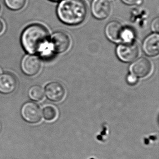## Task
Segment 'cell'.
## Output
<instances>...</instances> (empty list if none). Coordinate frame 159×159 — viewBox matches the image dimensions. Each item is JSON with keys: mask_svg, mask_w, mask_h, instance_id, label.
I'll use <instances>...</instances> for the list:
<instances>
[{"mask_svg": "<svg viewBox=\"0 0 159 159\" xmlns=\"http://www.w3.org/2000/svg\"><path fill=\"white\" fill-rule=\"evenodd\" d=\"M49 41V32L45 26L40 24H32L24 30L21 37V43L28 54L41 53L49 57L53 53Z\"/></svg>", "mask_w": 159, "mask_h": 159, "instance_id": "6da1fadb", "label": "cell"}, {"mask_svg": "<svg viewBox=\"0 0 159 159\" xmlns=\"http://www.w3.org/2000/svg\"><path fill=\"white\" fill-rule=\"evenodd\" d=\"M57 13L61 22L75 26L84 22L88 8L83 0H62L58 5Z\"/></svg>", "mask_w": 159, "mask_h": 159, "instance_id": "7a4b0ae2", "label": "cell"}, {"mask_svg": "<svg viewBox=\"0 0 159 159\" xmlns=\"http://www.w3.org/2000/svg\"><path fill=\"white\" fill-rule=\"evenodd\" d=\"M116 54L118 58L124 62H133L139 54V47L134 42L123 43L116 49Z\"/></svg>", "mask_w": 159, "mask_h": 159, "instance_id": "3957f363", "label": "cell"}, {"mask_svg": "<svg viewBox=\"0 0 159 159\" xmlns=\"http://www.w3.org/2000/svg\"><path fill=\"white\" fill-rule=\"evenodd\" d=\"M20 113L24 120L31 124L40 122L42 118V112L39 105L31 101L22 106Z\"/></svg>", "mask_w": 159, "mask_h": 159, "instance_id": "277c9868", "label": "cell"}, {"mask_svg": "<svg viewBox=\"0 0 159 159\" xmlns=\"http://www.w3.org/2000/svg\"><path fill=\"white\" fill-rule=\"evenodd\" d=\"M41 68V61L38 56L27 55L22 59L21 68L26 75L33 76L37 75Z\"/></svg>", "mask_w": 159, "mask_h": 159, "instance_id": "5b68a950", "label": "cell"}, {"mask_svg": "<svg viewBox=\"0 0 159 159\" xmlns=\"http://www.w3.org/2000/svg\"><path fill=\"white\" fill-rule=\"evenodd\" d=\"M91 9L94 17L97 19H105L111 12V3L110 0H93Z\"/></svg>", "mask_w": 159, "mask_h": 159, "instance_id": "8992f818", "label": "cell"}, {"mask_svg": "<svg viewBox=\"0 0 159 159\" xmlns=\"http://www.w3.org/2000/svg\"><path fill=\"white\" fill-rule=\"evenodd\" d=\"M51 45L54 52L61 54L69 49L71 45V40L67 33L62 31H58L52 36Z\"/></svg>", "mask_w": 159, "mask_h": 159, "instance_id": "52a82bcc", "label": "cell"}, {"mask_svg": "<svg viewBox=\"0 0 159 159\" xmlns=\"http://www.w3.org/2000/svg\"><path fill=\"white\" fill-rule=\"evenodd\" d=\"M152 69V65L148 59L141 57L135 60L130 67L131 74L136 78H143L148 76Z\"/></svg>", "mask_w": 159, "mask_h": 159, "instance_id": "ba28073f", "label": "cell"}, {"mask_svg": "<svg viewBox=\"0 0 159 159\" xmlns=\"http://www.w3.org/2000/svg\"><path fill=\"white\" fill-rule=\"evenodd\" d=\"M45 93L48 99L58 103L64 99L65 89L64 87L59 82H52L46 86Z\"/></svg>", "mask_w": 159, "mask_h": 159, "instance_id": "9c48e42d", "label": "cell"}, {"mask_svg": "<svg viewBox=\"0 0 159 159\" xmlns=\"http://www.w3.org/2000/svg\"><path fill=\"white\" fill-rule=\"evenodd\" d=\"M17 81L13 74L4 73L0 75V93L3 94H10L17 87Z\"/></svg>", "mask_w": 159, "mask_h": 159, "instance_id": "30bf717a", "label": "cell"}, {"mask_svg": "<svg viewBox=\"0 0 159 159\" xmlns=\"http://www.w3.org/2000/svg\"><path fill=\"white\" fill-rule=\"evenodd\" d=\"M142 48L147 55L152 57L157 56L159 52L158 33H153L147 37L143 42Z\"/></svg>", "mask_w": 159, "mask_h": 159, "instance_id": "8fae6325", "label": "cell"}, {"mask_svg": "<svg viewBox=\"0 0 159 159\" xmlns=\"http://www.w3.org/2000/svg\"><path fill=\"white\" fill-rule=\"evenodd\" d=\"M123 27L121 24L116 21L110 22L105 28V33L107 38L114 43L122 41Z\"/></svg>", "mask_w": 159, "mask_h": 159, "instance_id": "7c38bea8", "label": "cell"}, {"mask_svg": "<svg viewBox=\"0 0 159 159\" xmlns=\"http://www.w3.org/2000/svg\"><path fill=\"white\" fill-rule=\"evenodd\" d=\"M28 97L33 101H41L44 97V90L39 85L32 86L28 90Z\"/></svg>", "mask_w": 159, "mask_h": 159, "instance_id": "4fadbf2b", "label": "cell"}, {"mask_svg": "<svg viewBox=\"0 0 159 159\" xmlns=\"http://www.w3.org/2000/svg\"><path fill=\"white\" fill-rule=\"evenodd\" d=\"M7 7L12 11H19L26 4V0H4Z\"/></svg>", "mask_w": 159, "mask_h": 159, "instance_id": "5bb4252c", "label": "cell"}, {"mask_svg": "<svg viewBox=\"0 0 159 159\" xmlns=\"http://www.w3.org/2000/svg\"><path fill=\"white\" fill-rule=\"evenodd\" d=\"M43 118L48 121H52L56 118L57 116V111L52 106H47L43 108L42 112Z\"/></svg>", "mask_w": 159, "mask_h": 159, "instance_id": "9a60e30c", "label": "cell"}, {"mask_svg": "<svg viewBox=\"0 0 159 159\" xmlns=\"http://www.w3.org/2000/svg\"><path fill=\"white\" fill-rule=\"evenodd\" d=\"M135 38V33L133 30L129 28H123L122 35V41L123 43H130L133 42Z\"/></svg>", "mask_w": 159, "mask_h": 159, "instance_id": "2e32d148", "label": "cell"}, {"mask_svg": "<svg viewBox=\"0 0 159 159\" xmlns=\"http://www.w3.org/2000/svg\"><path fill=\"white\" fill-rule=\"evenodd\" d=\"M152 29L155 33H158L159 31V19L157 17L154 19L152 23Z\"/></svg>", "mask_w": 159, "mask_h": 159, "instance_id": "e0dca14e", "label": "cell"}, {"mask_svg": "<svg viewBox=\"0 0 159 159\" xmlns=\"http://www.w3.org/2000/svg\"><path fill=\"white\" fill-rule=\"evenodd\" d=\"M127 82L130 84V85H134L135 84H137L138 82V78H136V76L133 75V74H129L128 75L127 78Z\"/></svg>", "mask_w": 159, "mask_h": 159, "instance_id": "ac0fdd59", "label": "cell"}, {"mask_svg": "<svg viewBox=\"0 0 159 159\" xmlns=\"http://www.w3.org/2000/svg\"><path fill=\"white\" fill-rule=\"evenodd\" d=\"M123 3L128 5H135L140 4L142 0H122Z\"/></svg>", "mask_w": 159, "mask_h": 159, "instance_id": "d6986e66", "label": "cell"}, {"mask_svg": "<svg viewBox=\"0 0 159 159\" xmlns=\"http://www.w3.org/2000/svg\"><path fill=\"white\" fill-rule=\"evenodd\" d=\"M3 28H4L3 23L0 20V33H1L2 32V31H3Z\"/></svg>", "mask_w": 159, "mask_h": 159, "instance_id": "ffe728a7", "label": "cell"}, {"mask_svg": "<svg viewBox=\"0 0 159 159\" xmlns=\"http://www.w3.org/2000/svg\"><path fill=\"white\" fill-rule=\"evenodd\" d=\"M51 1H60V0H51Z\"/></svg>", "mask_w": 159, "mask_h": 159, "instance_id": "44dd1931", "label": "cell"}, {"mask_svg": "<svg viewBox=\"0 0 159 159\" xmlns=\"http://www.w3.org/2000/svg\"><path fill=\"white\" fill-rule=\"evenodd\" d=\"M1 3H0V12H1Z\"/></svg>", "mask_w": 159, "mask_h": 159, "instance_id": "7402d4cb", "label": "cell"}]
</instances>
